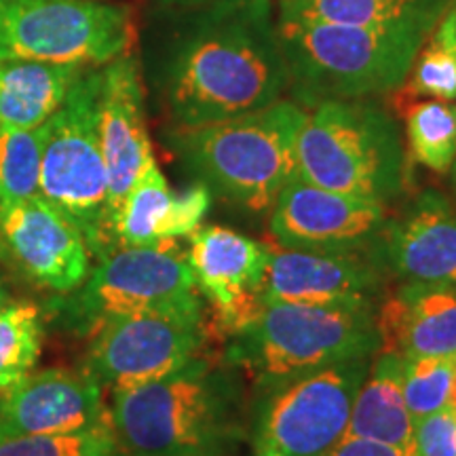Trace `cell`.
Segmentation results:
<instances>
[{
  "label": "cell",
  "instance_id": "cell-1",
  "mask_svg": "<svg viewBox=\"0 0 456 456\" xmlns=\"http://www.w3.org/2000/svg\"><path fill=\"white\" fill-rule=\"evenodd\" d=\"M288 89L275 3L216 0L175 51L165 98L175 127H199L262 110Z\"/></svg>",
  "mask_w": 456,
  "mask_h": 456
},
{
  "label": "cell",
  "instance_id": "cell-2",
  "mask_svg": "<svg viewBox=\"0 0 456 456\" xmlns=\"http://www.w3.org/2000/svg\"><path fill=\"white\" fill-rule=\"evenodd\" d=\"M232 366L199 355L163 379L112 391L123 456H222L243 437V385Z\"/></svg>",
  "mask_w": 456,
  "mask_h": 456
},
{
  "label": "cell",
  "instance_id": "cell-3",
  "mask_svg": "<svg viewBox=\"0 0 456 456\" xmlns=\"http://www.w3.org/2000/svg\"><path fill=\"white\" fill-rule=\"evenodd\" d=\"M433 28L279 21L294 102L313 108L328 100H368L399 89Z\"/></svg>",
  "mask_w": 456,
  "mask_h": 456
},
{
  "label": "cell",
  "instance_id": "cell-4",
  "mask_svg": "<svg viewBox=\"0 0 456 456\" xmlns=\"http://www.w3.org/2000/svg\"><path fill=\"white\" fill-rule=\"evenodd\" d=\"M305 118V106L279 100L226 121L174 127L167 142L209 191L245 214L262 216L294 175Z\"/></svg>",
  "mask_w": 456,
  "mask_h": 456
},
{
  "label": "cell",
  "instance_id": "cell-5",
  "mask_svg": "<svg viewBox=\"0 0 456 456\" xmlns=\"http://www.w3.org/2000/svg\"><path fill=\"white\" fill-rule=\"evenodd\" d=\"M294 174L342 195L393 201L406 188V155L395 118L370 100L315 104L296 140Z\"/></svg>",
  "mask_w": 456,
  "mask_h": 456
},
{
  "label": "cell",
  "instance_id": "cell-6",
  "mask_svg": "<svg viewBox=\"0 0 456 456\" xmlns=\"http://www.w3.org/2000/svg\"><path fill=\"white\" fill-rule=\"evenodd\" d=\"M379 351L376 309L271 302L231 336L224 362L258 385L349 359H368Z\"/></svg>",
  "mask_w": 456,
  "mask_h": 456
},
{
  "label": "cell",
  "instance_id": "cell-7",
  "mask_svg": "<svg viewBox=\"0 0 456 456\" xmlns=\"http://www.w3.org/2000/svg\"><path fill=\"white\" fill-rule=\"evenodd\" d=\"M102 70H85L45 123L38 195L60 209L87 241L91 258L114 252L108 226V171L100 144Z\"/></svg>",
  "mask_w": 456,
  "mask_h": 456
},
{
  "label": "cell",
  "instance_id": "cell-8",
  "mask_svg": "<svg viewBox=\"0 0 456 456\" xmlns=\"http://www.w3.org/2000/svg\"><path fill=\"white\" fill-rule=\"evenodd\" d=\"M135 17L108 0H0V60L98 68L129 55Z\"/></svg>",
  "mask_w": 456,
  "mask_h": 456
},
{
  "label": "cell",
  "instance_id": "cell-9",
  "mask_svg": "<svg viewBox=\"0 0 456 456\" xmlns=\"http://www.w3.org/2000/svg\"><path fill=\"white\" fill-rule=\"evenodd\" d=\"M57 309L68 328L89 336L106 319L203 311V302L188 260L167 241L117 248L91 266L87 279L57 302Z\"/></svg>",
  "mask_w": 456,
  "mask_h": 456
},
{
  "label": "cell",
  "instance_id": "cell-10",
  "mask_svg": "<svg viewBox=\"0 0 456 456\" xmlns=\"http://www.w3.org/2000/svg\"><path fill=\"white\" fill-rule=\"evenodd\" d=\"M370 362L372 357L349 359L256 385V446L281 456H323L332 450L345 437Z\"/></svg>",
  "mask_w": 456,
  "mask_h": 456
},
{
  "label": "cell",
  "instance_id": "cell-11",
  "mask_svg": "<svg viewBox=\"0 0 456 456\" xmlns=\"http://www.w3.org/2000/svg\"><path fill=\"white\" fill-rule=\"evenodd\" d=\"M85 372L102 389L123 391L163 379L205 349V311L138 313L106 319L94 330Z\"/></svg>",
  "mask_w": 456,
  "mask_h": 456
},
{
  "label": "cell",
  "instance_id": "cell-12",
  "mask_svg": "<svg viewBox=\"0 0 456 456\" xmlns=\"http://www.w3.org/2000/svg\"><path fill=\"white\" fill-rule=\"evenodd\" d=\"M387 222V203L342 195L292 175L271 209V235L288 249L372 254Z\"/></svg>",
  "mask_w": 456,
  "mask_h": 456
},
{
  "label": "cell",
  "instance_id": "cell-13",
  "mask_svg": "<svg viewBox=\"0 0 456 456\" xmlns=\"http://www.w3.org/2000/svg\"><path fill=\"white\" fill-rule=\"evenodd\" d=\"M0 258L38 288L77 289L91 271V252L77 226L47 199L0 203Z\"/></svg>",
  "mask_w": 456,
  "mask_h": 456
},
{
  "label": "cell",
  "instance_id": "cell-14",
  "mask_svg": "<svg viewBox=\"0 0 456 456\" xmlns=\"http://www.w3.org/2000/svg\"><path fill=\"white\" fill-rule=\"evenodd\" d=\"M387 273L368 254H326L269 248L260 285L265 305L376 309L385 298Z\"/></svg>",
  "mask_w": 456,
  "mask_h": 456
},
{
  "label": "cell",
  "instance_id": "cell-15",
  "mask_svg": "<svg viewBox=\"0 0 456 456\" xmlns=\"http://www.w3.org/2000/svg\"><path fill=\"white\" fill-rule=\"evenodd\" d=\"M191 237L188 266L199 292L212 300L214 328L231 338L265 309L260 285L269 265V245L222 226L199 228Z\"/></svg>",
  "mask_w": 456,
  "mask_h": 456
},
{
  "label": "cell",
  "instance_id": "cell-16",
  "mask_svg": "<svg viewBox=\"0 0 456 456\" xmlns=\"http://www.w3.org/2000/svg\"><path fill=\"white\" fill-rule=\"evenodd\" d=\"M104 389L85 370L47 368L0 391V440L110 425Z\"/></svg>",
  "mask_w": 456,
  "mask_h": 456
},
{
  "label": "cell",
  "instance_id": "cell-17",
  "mask_svg": "<svg viewBox=\"0 0 456 456\" xmlns=\"http://www.w3.org/2000/svg\"><path fill=\"white\" fill-rule=\"evenodd\" d=\"M370 258L402 281L456 285V205L442 192L423 191L387 218Z\"/></svg>",
  "mask_w": 456,
  "mask_h": 456
},
{
  "label": "cell",
  "instance_id": "cell-18",
  "mask_svg": "<svg viewBox=\"0 0 456 456\" xmlns=\"http://www.w3.org/2000/svg\"><path fill=\"white\" fill-rule=\"evenodd\" d=\"M98 129L108 171V226L114 243L112 228L118 208L146 165L155 161L146 127L140 68L131 53L102 70Z\"/></svg>",
  "mask_w": 456,
  "mask_h": 456
},
{
  "label": "cell",
  "instance_id": "cell-19",
  "mask_svg": "<svg viewBox=\"0 0 456 456\" xmlns=\"http://www.w3.org/2000/svg\"><path fill=\"white\" fill-rule=\"evenodd\" d=\"M380 351L402 357L456 355V285L403 281L376 306Z\"/></svg>",
  "mask_w": 456,
  "mask_h": 456
},
{
  "label": "cell",
  "instance_id": "cell-20",
  "mask_svg": "<svg viewBox=\"0 0 456 456\" xmlns=\"http://www.w3.org/2000/svg\"><path fill=\"white\" fill-rule=\"evenodd\" d=\"M406 357L395 351H379L353 402L345 436L389 444L414 452L416 423L403 397Z\"/></svg>",
  "mask_w": 456,
  "mask_h": 456
},
{
  "label": "cell",
  "instance_id": "cell-21",
  "mask_svg": "<svg viewBox=\"0 0 456 456\" xmlns=\"http://www.w3.org/2000/svg\"><path fill=\"white\" fill-rule=\"evenodd\" d=\"M87 70L81 66L0 60V127H41Z\"/></svg>",
  "mask_w": 456,
  "mask_h": 456
},
{
  "label": "cell",
  "instance_id": "cell-22",
  "mask_svg": "<svg viewBox=\"0 0 456 456\" xmlns=\"http://www.w3.org/2000/svg\"><path fill=\"white\" fill-rule=\"evenodd\" d=\"M454 0H279V21L342 26H436Z\"/></svg>",
  "mask_w": 456,
  "mask_h": 456
},
{
  "label": "cell",
  "instance_id": "cell-23",
  "mask_svg": "<svg viewBox=\"0 0 456 456\" xmlns=\"http://www.w3.org/2000/svg\"><path fill=\"white\" fill-rule=\"evenodd\" d=\"M174 192L159 169L151 161L125 195L114 218V248H151L167 243L161 239Z\"/></svg>",
  "mask_w": 456,
  "mask_h": 456
},
{
  "label": "cell",
  "instance_id": "cell-24",
  "mask_svg": "<svg viewBox=\"0 0 456 456\" xmlns=\"http://www.w3.org/2000/svg\"><path fill=\"white\" fill-rule=\"evenodd\" d=\"M403 87V100H456V0L433 28Z\"/></svg>",
  "mask_w": 456,
  "mask_h": 456
},
{
  "label": "cell",
  "instance_id": "cell-25",
  "mask_svg": "<svg viewBox=\"0 0 456 456\" xmlns=\"http://www.w3.org/2000/svg\"><path fill=\"white\" fill-rule=\"evenodd\" d=\"M403 118L414 161L436 174H450L456 163V100L408 102Z\"/></svg>",
  "mask_w": 456,
  "mask_h": 456
},
{
  "label": "cell",
  "instance_id": "cell-26",
  "mask_svg": "<svg viewBox=\"0 0 456 456\" xmlns=\"http://www.w3.org/2000/svg\"><path fill=\"white\" fill-rule=\"evenodd\" d=\"M43 351V317L32 302L0 309V391L34 372Z\"/></svg>",
  "mask_w": 456,
  "mask_h": 456
},
{
  "label": "cell",
  "instance_id": "cell-27",
  "mask_svg": "<svg viewBox=\"0 0 456 456\" xmlns=\"http://www.w3.org/2000/svg\"><path fill=\"white\" fill-rule=\"evenodd\" d=\"M45 125L34 129L0 127V203L38 195Z\"/></svg>",
  "mask_w": 456,
  "mask_h": 456
},
{
  "label": "cell",
  "instance_id": "cell-28",
  "mask_svg": "<svg viewBox=\"0 0 456 456\" xmlns=\"http://www.w3.org/2000/svg\"><path fill=\"white\" fill-rule=\"evenodd\" d=\"M456 355L414 357L403 366V397L414 423L448 408L454 391Z\"/></svg>",
  "mask_w": 456,
  "mask_h": 456
},
{
  "label": "cell",
  "instance_id": "cell-29",
  "mask_svg": "<svg viewBox=\"0 0 456 456\" xmlns=\"http://www.w3.org/2000/svg\"><path fill=\"white\" fill-rule=\"evenodd\" d=\"M0 456H123L112 427L0 440Z\"/></svg>",
  "mask_w": 456,
  "mask_h": 456
},
{
  "label": "cell",
  "instance_id": "cell-30",
  "mask_svg": "<svg viewBox=\"0 0 456 456\" xmlns=\"http://www.w3.org/2000/svg\"><path fill=\"white\" fill-rule=\"evenodd\" d=\"M209 208H212V191L199 180L184 192L174 195L161 231L163 241H175V239L191 237L192 232H197Z\"/></svg>",
  "mask_w": 456,
  "mask_h": 456
},
{
  "label": "cell",
  "instance_id": "cell-31",
  "mask_svg": "<svg viewBox=\"0 0 456 456\" xmlns=\"http://www.w3.org/2000/svg\"><path fill=\"white\" fill-rule=\"evenodd\" d=\"M416 456H456V410L442 408L416 423Z\"/></svg>",
  "mask_w": 456,
  "mask_h": 456
},
{
  "label": "cell",
  "instance_id": "cell-32",
  "mask_svg": "<svg viewBox=\"0 0 456 456\" xmlns=\"http://www.w3.org/2000/svg\"><path fill=\"white\" fill-rule=\"evenodd\" d=\"M323 456H416V452L399 450V448L389 446V444H383V442L345 436L332 450H328Z\"/></svg>",
  "mask_w": 456,
  "mask_h": 456
},
{
  "label": "cell",
  "instance_id": "cell-33",
  "mask_svg": "<svg viewBox=\"0 0 456 456\" xmlns=\"http://www.w3.org/2000/svg\"><path fill=\"white\" fill-rule=\"evenodd\" d=\"M167 3L180 4V7H191V9H201L205 4H212L216 0H167Z\"/></svg>",
  "mask_w": 456,
  "mask_h": 456
},
{
  "label": "cell",
  "instance_id": "cell-34",
  "mask_svg": "<svg viewBox=\"0 0 456 456\" xmlns=\"http://www.w3.org/2000/svg\"><path fill=\"white\" fill-rule=\"evenodd\" d=\"M9 302H11V296L7 292V288L3 285V281H0V309H3V306H7Z\"/></svg>",
  "mask_w": 456,
  "mask_h": 456
},
{
  "label": "cell",
  "instance_id": "cell-35",
  "mask_svg": "<svg viewBox=\"0 0 456 456\" xmlns=\"http://www.w3.org/2000/svg\"><path fill=\"white\" fill-rule=\"evenodd\" d=\"M256 450H258V456H281L277 450H273L269 446H256Z\"/></svg>",
  "mask_w": 456,
  "mask_h": 456
},
{
  "label": "cell",
  "instance_id": "cell-36",
  "mask_svg": "<svg viewBox=\"0 0 456 456\" xmlns=\"http://www.w3.org/2000/svg\"><path fill=\"white\" fill-rule=\"evenodd\" d=\"M450 175H452V184H454V188H456V163H454L452 171H450Z\"/></svg>",
  "mask_w": 456,
  "mask_h": 456
},
{
  "label": "cell",
  "instance_id": "cell-37",
  "mask_svg": "<svg viewBox=\"0 0 456 456\" xmlns=\"http://www.w3.org/2000/svg\"><path fill=\"white\" fill-rule=\"evenodd\" d=\"M277 3H279V0H277Z\"/></svg>",
  "mask_w": 456,
  "mask_h": 456
}]
</instances>
